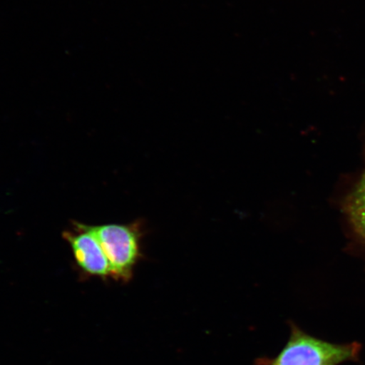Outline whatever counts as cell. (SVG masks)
I'll return each instance as SVG.
<instances>
[{"label": "cell", "instance_id": "cell-1", "mask_svg": "<svg viewBox=\"0 0 365 365\" xmlns=\"http://www.w3.org/2000/svg\"><path fill=\"white\" fill-rule=\"evenodd\" d=\"M357 344L339 345L317 339L291 326L289 341L276 357H262L254 365H339L358 357Z\"/></svg>", "mask_w": 365, "mask_h": 365}, {"label": "cell", "instance_id": "cell-3", "mask_svg": "<svg viewBox=\"0 0 365 365\" xmlns=\"http://www.w3.org/2000/svg\"><path fill=\"white\" fill-rule=\"evenodd\" d=\"M76 263L89 277H112L110 263L90 226L76 222L71 230L63 232Z\"/></svg>", "mask_w": 365, "mask_h": 365}, {"label": "cell", "instance_id": "cell-4", "mask_svg": "<svg viewBox=\"0 0 365 365\" xmlns=\"http://www.w3.org/2000/svg\"><path fill=\"white\" fill-rule=\"evenodd\" d=\"M351 214L355 225L365 236V176L353 196Z\"/></svg>", "mask_w": 365, "mask_h": 365}, {"label": "cell", "instance_id": "cell-2", "mask_svg": "<svg viewBox=\"0 0 365 365\" xmlns=\"http://www.w3.org/2000/svg\"><path fill=\"white\" fill-rule=\"evenodd\" d=\"M90 228L110 263L112 277L123 282H130L136 264L143 258L141 223L103 225L90 226Z\"/></svg>", "mask_w": 365, "mask_h": 365}]
</instances>
